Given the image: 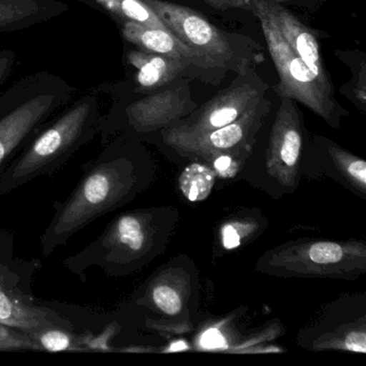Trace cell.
I'll use <instances>...</instances> for the list:
<instances>
[{
	"label": "cell",
	"mask_w": 366,
	"mask_h": 366,
	"mask_svg": "<svg viewBox=\"0 0 366 366\" xmlns=\"http://www.w3.org/2000/svg\"><path fill=\"white\" fill-rule=\"evenodd\" d=\"M348 172L350 173L351 177L359 179L362 185H365L366 164L364 160H355V162H351L350 166L348 167Z\"/></svg>",
	"instance_id": "603a6c76"
},
{
	"label": "cell",
	"mask_w": 366,
	"mask_h": 366,
	"mask_svg": "<svg viewBox=\"0 0 366 366\" xmlns=\"http://www.w3.org/2000/svg\"><path fill=\"white\" fill-rule=\"evenodd\" d=\"M187 348L184 342H179V344H175L174 346H172L171 350H183V349Z\"/></svg>",
	"instance_id": "d4e9b609"
},
{
	"label": "cell",
	"mask_w": 366,
	"mask_h": 366,
	"mask_svg": "<svg viewBox=\"0 0 366 366\" xmlns=\"http://www.w3.org/2000/svg\"><path fill=\"white\" fill-rule=\"evenodd\" d=\"M40 267L37 259L14 257L11 233L0 230V323L26 333L54 327L76 330L56 306L39 303L34 297L31 284Z\"/></svg>",
	"instance_id": "277c9868"
},
{
	"label": "cell",
	"mask_w": 366,
	"mask_h": 366,
	"mask_svg": "<svg viewBox=\"0 0 366 366\" xmlns=\"http://www.w3.org/2000/svg\"><path fill=\"white\" fill-rule=\"evenodd\" d=\"M29 334L37 342L40 351L89 352L86 347V333L80 334L76 329L46 327V329Z\"/></svg>",
	"instance_id": "4fadbf2b"
},
{
	"label": "cell",
	"mask_w": 366,
	"mask_h": 366,
	"mask_svg": "<svg viewBox=\"0 0 366 366\" xmlns=\"http://www.w3.org/2000/svg\"><path fill=\"white\" fill-rule=\"evenodd\" d=\"M80 1H83V3H85V0H80Z\"/></svg>",
	"instance_id": "484cf974"
},
{
	"label": "cell",
	"mask_w": 366,
	"mask_h": 366,
	"mask_svg": "<svg viewBox=\"0 0 366 366\" xmlns=\"http://www.w3.org/2000/svg\"><path fill=\"white\" fill-rule=\"evenodd\" d=\"M215 168L222 177H228L233 175L230 171L234 173V162L228 156H220L215 162Z\"/></svg>",
	"instance_id": "cb8c5ba5"
},
{
	"label": "cell",
	"mask_w": 366,
	"mask_h": 366,
	"mask_svg": "<svg viewBox=\"0 0 366 366\" xmlns=\"http://www.w3.org/2000/svg\"><path fill=\"white\" fill-rule=\"evenodd\" d=\"M167 29L215 69L242 72L254 66V44L217 29L196 10L164 0H143Z\"/></svg>",
	"instance_id": "5b68a950"
},
{
	"label": "cell",
	"mask_w": 366,
	"mask_h": 366,
	"mask_svg": "<svg viewBox=\"0 0 366 366\" xmlns=\"http://www.w3.org/2000/svg\"><path fill=\"white\" fill-rule=\"evenodd\" d=\"M277 1H280V0H277Z\"/></svg>",
	"instance_id": "4316f807"
},
{
	"label": "cell",
	"mask_w": 366,
	"mask_h": 366,
	"mask_svg": "<svg viewBox=\"0 0 366 366\" xmlns=\"http://www.w3.org/2000/svg\"><path fill=\"white\" fill-rule=\"evenodd\" d=\"M194 107L187 83L179 81L168 89L125 104L121 110L113 109L102 115L98 134L104 144L122 126L137 132H149L179 119Z\"/></svg>",
	"instance_id": "52a82bcc"
},
{
	"label": "cell",
	"mask_w": 366,
	"mask_h": 366,
	"mask_svg": "<svg viewBox=\"0 0 366 366\" xmlns=\"http://www.w3.org/2000/svg\"><path fill=\"white\" fill-rule=\"evenodd\" d=\"M267 84L254 68L239 72L232 84L218 92L183 125L172 130L174 138H187L213 132L239 119L267 91Z\"/></svg>",
	"instance_id": "ba28073f"
},
{
	"label": "cell",
	"mask_w": 366,
	"mask_h": 366,
	"mask_svg": "<svg viewBox=\"0 0 366 366\" xmlns=\"http://www.w3.org/2000/svg\"><path fill=\"white\" fill-rule=\"evenodd\" d=\"M104 145L97 157L82 167V177L74 192L54 203V215L40 239L44 257H50L79 231L129 198L134 174L127 147L119 140Z\"/></svg>",
	"instance_id": "6da1fadb"
},
{
	"label": "cell",
	"mask_w": 366,
	"mask_h": 366,
	"mask_svg": "<svg viewBox=\"0 0 366 366\" xmlns=\"http://www.w3.org/2000/svg\"><path fill=\"white\" fill-rule=\"evenodd\" d=\"M154 303L162 312L168 315H177L181 312L182 301L177 291L170 287L158 286L152 292Z\"/></svg>",
	"instance_id": "2e32d148"
},
{
	"label": "cell",
	"mask_w": 366,
	"mask_h": 366,
	"mask_svg": "<svg viewBox=\"0 0 366 366\" xmlns=\"http://www.w3.org/2000/svg\"><path fill=\"white\" fill-rule=\"evenodd\" d=\"M0 351H40V348L26 332L0 323Z\"/></svg>",
	"instance_id": "9a60e30c"
},
{
	"label": "cell",
	"mask_w": 366,
	"mask_h": 366,
	"mask_svg": "<svg viewBox=\"0 0 366 366\" xmlns=\"http://www.w3.org/2000/svg\"><path fill=\"white\" fill-rule=\"evenodd\" d=\"M74 89L50 71L33 72L0 93V177L38 130L74 99Z\"/></svg>",
	"instance_id": "3957f363"
},
{
	"label": "cell",
	"mask_w": 366,
	"mask_h": 366,
	"mask_svg": "<svg viewBox=\"0 0 366 366\" xmlns=\"http://www.w3.org/2000/svg\"><path fill=\"white\" fill-rule=\"evenodd\" d=\"M205 4L217 10L241 9L254 11V0H203Z\"/></svg>",
	"instance_id": "d6986e66"
},
{
	"label": "cell",
	"mask_w": 366,
	"mask_h": 366,
	"mask_svg": "<svg viewBox=\"0 0 366 366\" xmlns=\"http://www.w3.org/2000/svg\"><path fill=\"white\" fill-rule=\"evenodd\" d=\"M126 63L136 70L134 80L137 83V92L153 91L166 86L192 67L186 61L138 48L128 51Z\"/></svg>",
	"instance_id": "7c38bea8"
},
{
	"label": "cell",
	"mask_w": 366,
	"mask_h": 366,
	"mask_svg": "<svg viewBox=\"0 0 366 366\" xmlns=\"http://www.w3.org/2000/svg\"><path fill=\"white\" fill-rule=\"evenodd\" d=\"M69 9L63 0H0V35L46 24Z\"/></svg>",
	"instance_id": "8fae6325"
},
{
	"label": "cell",
	"mask_w": 366,
	"mask_h": 366,
	"mask_svg": "<svg viewBox=\"0 0 366 366\" xmlns=\"http://www.w3.org/2000/svg\"><path fill=\"white\" fill-rule=\"evenodd\" d=\"M222 243L227 249H233L239 246V237L232 226H226L222 229Z\"/></svg>",
	"instance_id": "7402d4cb"
},
{
	"label": "cell",
	"mask_w": 366,
	"mask_h": 366,
	"mask_svg": "<svg viewBox=\"0 0 366 366\" xmlns=\"http://www.w3.org/2000/svg\"><path fill=\"white\" fill-rule=\"evenodd\" d=\"M99 95L92 89L46 122L0 177V198L52 174L98 134Z\"/></svg>",
	"instance_id": "7a4b0ae2"
},
{
	"label": "cell",
	"mask_w": 366,
	"mask_h": 366,
	"mask_svg": "<svg viewBox=\"0 0 366 366\" xmlns=\"http://www.w3.org/2000/svg\"><path fill=\"white\" fill-rule=\"evenodd\" d=\"M345 345L348 350L364 353L366 351L365 332H353L347 336Z\"/></svg>",
	"instance_id": "ffe728a7"
},
{
	"label": "cell",
	"mask_w": 366,
	"mask_h": 366,
	"mask_svg": "<svg viewBox=\"0 0 366 366\" xmlns=\"http://www.w3.org/2000/svg\"><path fill=\"white\" fill-rule=\"evenodd\" d=\"M16 64V54L11 49H0V93L4 85L9 80L14 71Z\"/></svg>",
	"instance_id": "ac0fdd59"
},
{
	"label": "cell",
	"mask_w": 366,
	"mask_h": 366,
	"mask_svg": "<svg viewBox=\"0 0 366 366\" xmlns=\"http://www.w3.org/2000/svg\"><path fill=\"white\" fill-rule=\"evenodd\" d=\"M224 340L217 330H209L202 336V345L207 348H219L224 346Z\"/></svg>",
	"instance_id": "44dd1931"
},
{
	"label": "cell",
	"mask_w": 366,
	"mask_h": 366,
	"mask_svg": "<svg viewBox=\"0 0 366 366\" xmlns=\"http://www.w3.org/2000/svg\"><path fill=\"white\" fill-rule=\"evenodd\" d=\"M215 182V173L207 167L194 164L188 166L179 177V186L184 196L192 202L204 200L211 194Z\"/></svg>",
	"instance_id": "5bb4252c"
},
{
	"label": "cell",
	"mask_w": 366,
	"mask_h": 366,
	"mask_svg": "<svg viewBox=\"0 0 366 366\" xmlns=\"http://www.w3.org/2000/svg\"><path fill=\"white\" fill-rule=\"evenodd\" d=\"M310 258L320 264L338 262L342 258V249L338 244L321 242L310 247Z\"/></svg>",
	"instance_id": "e0dca14e"
},
{
	"label": "cell",
	"mask_w": 366,
	"mask_h": 366,
	"mask_svg": "<svg viewBox=\"0 0 366 366\" xmlns=\"http://www.w3.org/2000/svg\"><path fill=\"white\" fill-rule=\"evenodd\" d=\"M122 35L136 48L162 56L186 61L198 69H215L207 59L175 37L169 29L147 27L134 22H122Z\"/></svg>",
	"instance_id": "30bf717a"
},
{
	"label": "cell",
	"mask_w": 366,
	"mask_h": 366,
	"mask_svg": "<svg viewBox=\"0 0 366 366\" xmlns=\"http://www.w3.org/2000/svg\"><path fill=\"white\" fill-rule=\"evenodd\" d=\"M252 14L260 21L267 49L277 70L280 82L274 87L280 97L290 98L314 111L323 119H332L340 110L334 89L325 86L308 66L291 50L278 31L264 0H254Z\"/></svg>",
	"instance_id": "8992f818"
},
{
	"label": "cell",
	"mask_w": 366,
	"mask_h": 366,
	"mask_svg": "<svg viewBox=\"0 0 366 366\" xmlns=\"http://www.w3.org/2000/svg\"><path fill=\"white\" fill-rule=\"evenodd\" d=\"M264 3L278 31L291 50L318 76L322 84L333 89L323 66L319 42L314 31L303 24L289 10L280 6L277 0H264Z\"/></svg>",
	"instance_id": "9c48e42d"
}]
</instances>
